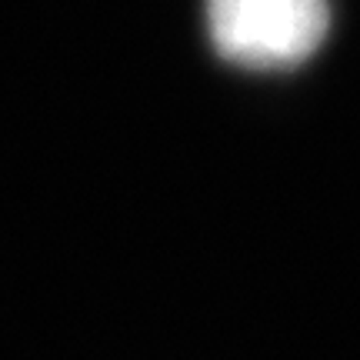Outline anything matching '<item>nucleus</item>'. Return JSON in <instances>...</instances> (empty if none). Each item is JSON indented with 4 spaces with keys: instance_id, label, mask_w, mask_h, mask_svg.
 <instances>
[{
    "instance_id": "1",
    "label": "nucleus",
    "mask_w": 360,
    "mask_h": 360,
    "mask_svg": "<svg viewBox=\"0 0 360 360\" xmlns=\"http://www.w3.org/2000/svg\"><path fill=\"white\" fill-rule=\"evenodd\" d=\"M327 0H207L210 40L231 64L283 70L327 37Z\"/></svg>"
}]
</instances>
